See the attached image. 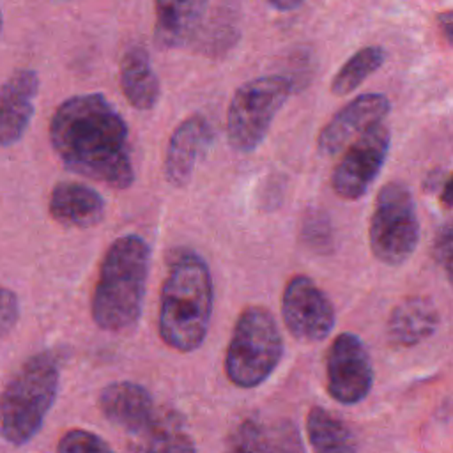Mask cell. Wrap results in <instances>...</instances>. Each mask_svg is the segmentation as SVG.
Listing matches in <instances>:
<instances>
[{"label": "cell", "instance_id": "6da1fadb", "mask_svg": "<svg viewBox=\"0 0 453 453\" xmlns=\"http://www.w3.org/2000/svg\"><path fill=\"white\" fill-rule=\"evenodd\" d=\"M50 140L62 165L113 189L134 180L127 145V126L101 94L65 99L50 120Z\"/></svg>", "mask_w": 453, "mask_h": 453}, {"label": "cell", "instance_id": "7a4b0ae2", "mask_svg": "<svg viewBox=\"0 0 453 453\" xmlns=\"http://www.w3.org/2000/svg\"><path fill=\"white\" fill-rule=\"evenodd\" d=\"M214 288L205 260L193 253H179L161 287L157 329L173 350H196L209 331Z\"/></svg>", "mask_w": 453, "mask_h": 453}, {"label": "cell", "instance_id": "3957f363", "mask_svg": "<svg viewBox=\"0 0 453 453\" xmlns=\"http://www.w3.org/2000/svg\"><path fill=\"white\" fill-rule=\"evenodd\" d=\"M150 250L134 234L115 239L106 250L94 285L90 313L104 331H124L142 315Z\"/></svg>", "mask_w": 453, "mask_h": 453}, {"label": "cell", "instance_id": "277c9868", "mask_svg": "<svg viewBox=\"0 0 453 453\" xmlns=\"http://www.w3.org/2000/svg\"><path fill=\"white\" fill-rule=\"evenodd\" d=\"M60 370L50 352L28 357L0 398V435L12 446L27 444L44 425L55 403Z\"/></svg>", "mask_w": 453, "mask_h": 453}, {"label": "cell", "instance_id": "5b68a950", "mask_svg": "<svg viewBox=\"0 0 453 453\" xmlns=\"http://www.w3.org/2000/svg\"><path fill=\"white\" fill-rule=\"evenodd\" d=\"M281 356L283 338L273 313L264 306L244 308L225 354L228 380L242 389L257 388L276 370Z\"/></svg>", "mask_w": 453, "mask_h": 453}, {"label": "cell", "instance_id": "8992f818", "mask_svg": "<svg viewBox=\"0 0 453 453\" xmlns=\"http://www.w3.org/2000/svg\"><path fill=\"white\" fill-rule=\"evenodd\" d=\"M292 90V80L280 74L260 76L241 85L226 111V140L230 147L239 152L255 150Z\"/></svg>", "mask_w": 453, "mask_h": 453}, {"label": "cell", "instance_id": "52a82bcc", "mask_svg": "<svg viewBox=\"0 0 453 453\" xmlns=\"http://www.w3.org/2000/svg\"><path fill=\"white\" fill-rule=\"evenodd\" d=\"M368 241L373 257L386 265H402L419 241V221L411 189L398 180L380 188L375 198Z\"/></svg>", "mask_w": 453, "mask_h": 453}, {"label": "cell", "instance_id": "ba28073f", "mask_svg": "<svg viewBox=\"0 0 453 453\" xmlns=\"http://www.w3.org/2000/svg\"><path fill=\"white\" fill-rule=\"evenodd\" d=\"M327 393L343 405L359 403L373 384V365L363 340L354 333H340L326 356Z\"/></svg>", "mask_w": 453, "mask_h": 453}, {"label": "cell", "instance_id": "9c48e42d", "mask_svg": "<svg viewBox=\"0 0 453 453\" xmlns=\"http://www.w3.org/2000/svg\"><path fill=\"white\" fill-rule=\"evenodd\" d=\"M389 142V129L380 122L343 150L331 177V186L340 198L357 200L366 193L384 166Z\"/></svg>", "mask_w": 453, "mask_h": 453}, {"label": "cell", "instance_id": "30bf717a", "mask_svg": "<svg viewBox=\"0 0 453 453\" xmlns=\"http://www.w3.org/2000/svg\"><path fill=\"white\" fill-rule=\"evenodd\" d=\"M281 317L288 333L299 342H320L334 327L336 313L317 283L297 274L288 280L281 296Z\"/></svg>", "mask_w": 453, "mask_h": 453}, {"label": "cell", "instance_id": "8fae6325", "mask_svg": "<svg viewBox=\"0 0 453 453\" xmlns=\"http://www.w3.org/2000/svg\"><path fill=\"white\" fill-rule=\"evenodd\" d=\"M389 99L384 94L370 92L354 97L322 127L317 140L319 152L324 156H334L345 150L352 140H357L368 129L380 124V120L389 113Z\"/></svg>", "mask_w": 453, "mask_h": 453}, {"label": "cell", "instance_id": "7c38bea8", "mask_svg": "<svg viewBox=\"0 0 453 453\" xmlns=\"http://www.w3.org/2000/svg\"><path fill=\"white\" fill-rule=\"evenodd\" d=\"M97 403L111 425L133 435L149 428L159 414L150 393L142 384L131 380L111 382L103 388Z\"/></svg>", "mask_w": 453, "mask_h": 453}, {"label": "cell", "instance_id": "4fadbf2b", "mask_svg": "<svg viewBox=\"0 0 453 453\" xmlns=\"http://www.w3.org/2000/svg\"><path fill=\"white\" fill-rule=\"evenodd\" d=\"M225 453H303V448L292 421L267 423L248 416L232 426Z\"/></svg>", "mask_w": 453, "mask_h": 453}, {"label": "cell", "instance_id": "5bb4252c", "mask_svg": "<svg viewBox=\"0 0 453 453\" xmlns=\"http://www.w3.org/2000/svg\"><path fill=\"white\" fill-rule=\"evenodd\" d=\"M39 78L32 69L14 71L0 88V145L11 147L25 134L37 96Z\"/></svg>", "mask_w": 453, "mask_h": 453}, {"label": "cell", "instance_id": "9a60e30c", "mask_svg": "<svg viewBox=\"0 0 453 453\" xmlns=\"http://www.w3.org/2000/svg\"><path fill=\"white\" fill-rule=\"evenodd\" d=\"M212 134L209 120L202 115H191L175 127L165 154V175L172 186L180 188L189 182L198 157L212 142Z\"/></svg>", "mask_w": 453, "mask_h": 453}, {"label": "cell", "instance_id": "2e32d148", "mask_svg": "<svg viewBox=\"0 0 453 453\" xmlns=\"http://www.w3.org/2000/svg\"><path fill=\"white\" fill-rule=\"evenodd\" d=\"M104 198L90 186L76 180L55 184L50 195V214L65 226L90 228L104 216Z\"/></svg>", "mask_w": 453, "mask_h": 453}, {"label": "cell", "instance_id": "e0dca14e", "mask_svg": "<svg viewBox=\"0 0 453 453\" xmlns=\"http://www.w3.org/2000/svg\"><path fill=\"white\" fill-rule=\"evenodd\" d=\"M439 326V311L428 297L412 296L400 301L389 313L386 336L393 347L409 349L430 338Z\"/></svg>", "mask_w": 453, "mask_h": 453}, {"label": "cell", "instance_id": "ac0fdd59", "mask_svg": "<svg viewBox=\"0 0 453 453\" xmlns=\"http://www.w3.org/2000/svg\"><path fill=\"white\" fill-rule=\"evenodd\" d=\"M209 0H156L154 41L157 48H179L198 32Z\"/></svg>", "mask_w": 453, "mask_h": 453}, {"label": "cell", "instance_id": "d6986e66", "mask_svg": "<svg viewBox=\"0 0 453 453\" xmlns=\"http://www.w3.org/2000/svg\"><path fill=\"white\" fill-rule=\"evenodd\" d=\"M120 87L131 106L150 110L159 99V80L143 46H131L120 60Z\"/></svg>", "mask_w": 453, "mask_h": 453}, {"label": "cell", "instance_id": "ffe728a7", "mask_svg": "<svg viewBox=\"0 0 453 453\" xmlns=\"http://www.w3.org/2000/svg\"><path fill=\"white\" fill-rule=\"evenodd\" d=\"M306 435L313 453H357L359 442L352 428L324 407H311L306 416Z\"/></svg>", "mask_w": 453, "mask_h": 453}, {"label": "cell", "instance_id": "44dd1931", "mask_svg": "<svg viewBox=\"0 0 453 453\" xmlns=\"http://www.w3.org/2000/svg\"><path fill=\"white\" fill-rule=\"evenodd\" d=\"M136 437L131 453H196L191 435L173 412H159L156 421Z\"/></svg>", "mask_w": 453, "mask_h": 453}, {"label": "cell", "instance_id": "7402d4cb", "mask_svg": "<svg viewBox=\"0 0 453 453\" xmlns=\"http://www.w3.org/2000/svg\"><path fill=\"white\" fill-rule=\"evenodd\" d=\"M386 60V53L380 46H365L356 51L334 74L331 81V92L334 96H345L356 90L370 74H373Z\"/></svg>", "mask_w": 453, "mask_h": 453}, {"label": "cell", "instance_id": "603a6c76", "mask_svg": "<svg viewBox=\"0 0 453 453\" xmlns=\"http://www.w3.org/2000/svg\"><path fill=\"white\" fill-rule=\"evenodd\" d=\"M57 453H115V451L97 434H92L83 428H73L60 437L57 444Z\"/></svg>", "mask_w": 453, "mask_h": 453}, {"label": "cell", "instance_id": "cb8c5ba5", "mask_svg": "<svg viewBox=\"0 0 453 453\" xmlns=\"http://www.w3.org/2000/svg\"><path fill=\"white\" fill-rule=\"evenodd\" d=\"M303 239L313 250H320V248L324 250L326 246H329L331 230H329L327 218L315 212L310 218H306L303 223Z\"/></svg>", "mask_w": 453, "mask_h": 453}, {"label": "cell", "instance_id": "d4e9b609", "mask_svg": "<svg viewBox=\"0 0 453 453\" xmlns=\"http://www.w3.org/2000/svg\"><path fill=\"white\" fill-rule=\"evenodd\" d=\"M19 319V303L12 290L0 287V338L9 334Z\"/></svg>", "mask_w": 453, "mask_h": 453}, {"label": "cell", "instance_id": "484cf974", "mask_svg": "<svg viewBox=\"0 0 453 453\" xmlns=\"http://www.w3.org/2000/svg\"><path fill=\"white\" fill-rule=\"evenodd\" d=\"M432 257L441 265L449 257H453V219L444 223L435 234V239L432 242Z\"/></svg>", "mask_w": 453, "mask_h": 453}, {"label": "cell", "instance_id": "4316f807", "mask_svg": "<svg viewBox=\"0 0 453 453\" xmlns=\"http://www.w3.org/2000/svg\"><path fill=\"white\" fill-rule=\"evenodd\" d=\"M437 25H439L442 35L453 44V11L441 12L437 16Z\"/></svg>", "mask_w": 453, "mask_h": 453}, {"label": "cell", "instance_id": "83f0119b", "mask_svg": "<svg viewBox=\"0 0 453 453\" xmlns=\"http://www.w3.org/2000/svg\"><path fill=\"white\" fill-rule=\"evenodd\" d=\"M441 203L444 207H453V175L448 177V180L444 182L442 186V191H441Z\"/></svg>", "mask_w": 453, "mask_h": 453}, {"label": "cell", "instance_id": "f1b7e54d", "mask_svg": "<svg viewBox=\"0 0 453 453\" xmlns=\"http://www.w3.org/2000/svg\"><path fill=\"white\" fill-rule=\"evenodd\" d=\"M269 4L278 11H292L303 4V0H269Z\"/></svg>", "mask_w": 453, "mask_h": 453}, {"label": "cell", "instance_id": "f546056e", "mask_svg": "<svg viewBox=\"0 0 453 453\" xmlns=\"http://www.w3.org/2000/svg\"><path fill=\"white\" fill-rule=\"evenodd\" d=\"M442 267H444V271H446V276H448L449 285L453 287V257H449V258L442 264Z\"/></svg>", "mask_w": 453, "mask_h": 453}, {"label": "cell", "instance_id": "4dcf8cb0", "mask_svg": "<svg viewBox=\"0 0 453 453\" xmlns=\"http://www.w3.org/2000/svg\"><path fill=\"white\" fill-rule=\"evenodd\" d=\"M0 30H2V11H0Z\"/></svg>", "mask_w": 453, "mask_h": 453}]
</instances>
